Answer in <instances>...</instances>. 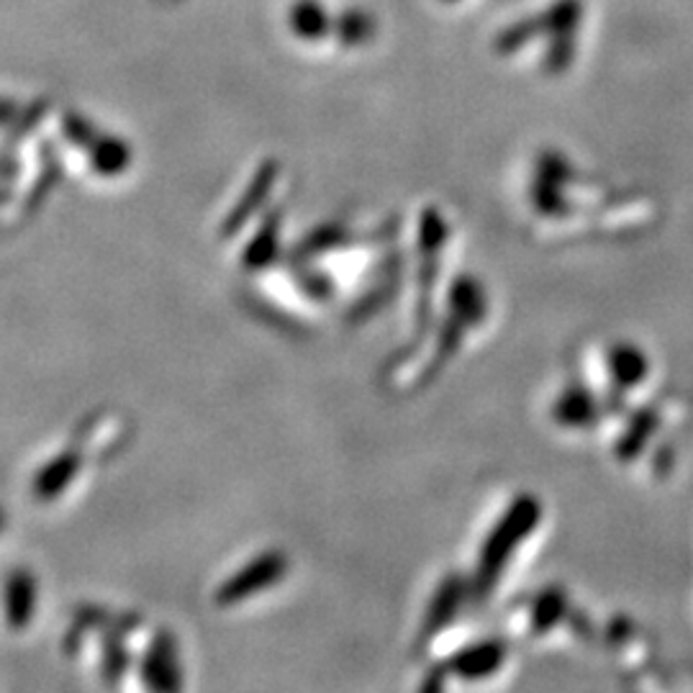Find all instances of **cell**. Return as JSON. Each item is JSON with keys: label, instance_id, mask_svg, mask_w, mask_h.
<instances>
[{"label": "cell", "instance_id": "6da1fadb", "mask_svg": "<svg viewBox=\"0 0 693 693\" xmlns=\"http://www.w3.org/2000/svg\"><path fill=\"white\" fill-rule=\"evenodd\" d=\"M539 36H542V21H539V15H527V19H519L501 31L496 38V52L514 54Z\"/></svg>", "mask_w": 693, "mask_h": 693}, {"label": "cell", "instance_id": "7a4b0ae2", "mask_svg": "<svg viewBox=\"0 0 693 693\" xmlns=\"http://www.w3.org/2000/svg\"><path fill=\"white\" fill-rule=\"evenodd\" d=\"M575 50H578V36L547 38V50H544V59H542L544 73H550V75L565 73V69L573 65Z\"/></svg>", "mask_w": 693, "mask_h": 693}]
</instances>
